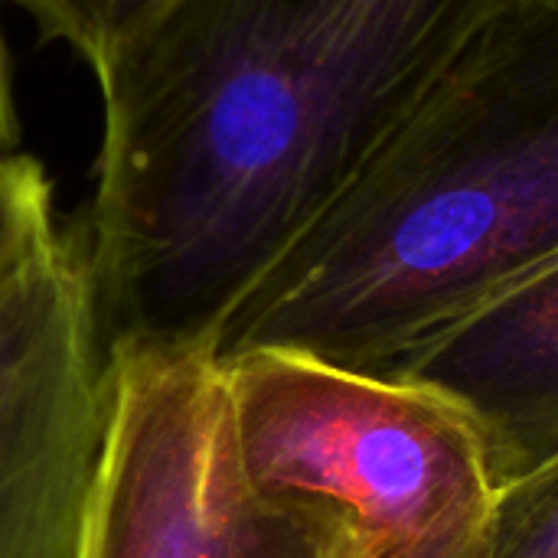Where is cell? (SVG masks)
Wrapping results in <instances>:
<instances>
[{
  "label": "cell",
  "mask_w": 558,
  "mask_h": 558,
  "mask_svg": "<svg viewBox=\"0 0 558 558\" xmlns=\"http://www.w3.org/2000/svg\"><path fill=\"white\" fill-rule=\"evenodd\" d=\"M461 402L500 490L558 451V255L490 294L399 373Z\"/></svg>",
  "instance_id": "8992f818"
},
{
  "label": "cell",
  "mask_w": 558,
  "mask_h": 558,
  "mask_svg": "<svg viewBox=\"0 0 558 558\" xmlns=\"http://www.w3.org/2000/svg\"><path fill=\"white\" fill-rule=\"evenodd\" d=\"M255 484L360 536L412 543L494 513L500 484L471 412L409 376L291 350L222 363Z\"/></svg>",
  "instance_id": "3957f363"
},
{
  "label": "cell",
  "mask_w": 558,
  "mask_h": 558,
  "mask_svg": "<svg viewBox=\"0 0 558 558\" xmlns=\"http://www.w3.org/2000/svg\"><path fill=\"white\" fill-rule=\"evenodd\" d=\"M490 558H558V451L500 490Z\"/></svg>",
  "instance_id": "9c48e42d"
},
{
  "label": "cell",
  "mask_w": 558,
  "mask_h": 558,
  "mask_svg": "<svg viewBox=\"0 0 558 558\" xmlns=\"http://www.w3.org/2000/svg\"><path fill=\"white\" fill-rule=\"evenodd\" d=\"M350 526L245 468L209 347L105 343L95 468L75 558H340Z\"/></svg>",
  "instance_id": "277c9868"
},
{
  "label": "cell",
  "mask_w": 558,
  "mask_h": 558,
  "mask_svg": "<svg viewBox=\"0 0 558 558\" xmlns=\"http://www.w3.org/2000/svg\"><path fill=\"white\" fill-rule=\"evenodd\" d=\"M490 523L494 513L484 520L448 526L441 533L412 543H383L353 533L340 558H490Z\"/></svg>",
  "instance_id": "30bf717a"
},
{
  "label": "cell",
  "mask_w": 558,
  "mask_h": 558,
  "mask_svg": "<svg viewBox=\"0 0 558 558\" xmlns=\"http://www.w3.org/2000/svg\"><path fill=\"white\" fill-rule=\"evenodd\" d=\"M105 396L82 226L0 281V558H75Z\"/></svg>",
  "instance_id": "5b68a950"
},
{
  "label": "cell",
  "mask_w": 558,
  "mask_h": 558,
  "mask_svg": "<svg viewBox=\"0 0 558 558\" xmlns=\"http://www.w3.org/2000/svg\"><path fill=\"white\" fill-rule=\"evenodd\" d=\"M504 0H170L95 78L105 340L209 347Z\"/></svg>",
  "instance_id": "6da1fadb"
},
{
  "label": "cell",
  "mask_w": 558,
  "mask_h": 558,
  "mask_svg": "<svg viewBox=\"0 0 558 558\" xmlns=\"http://www.w3.org/2000/svg\"><path fill=\"white\" fill-rule=\"evenodd\" d=\"M29 16L39 43L65 46L98 78L121 46L170 0H7Z\"/></svg>",
  "instance_id": "52a82bcc"
},
{
  "label": "cell",
  "mask_w": 558,
  "mask_h": 558,
  "mask_svg": "<svg viewBox=\"0 0 558 558\" xmlns=\"http://www.w3.org/2000/svg\"><path fill=\"white\" fill-rule=\"evenodd\" d=\"M3 7L0 0V150H16L20 147V111H16V88H13V59L7 46V29H3Z\"/></svg>",
  "instance_id": "8fae6325"
},
{
  "label": "cell",
  "mask_w": 558,
  "mask_h": 558,
  "mask_svg": "<svg viewBox=\"0 0 558 558\" xmlns=\"http://www.w3.org/2000/svg\"><path fill=\"white\" fill-rule=\"evenodd\" d=\"M56 183L20 150H0V281L16 275L56 235Z\"/></svg>",
  "instance_id": "ba28073f"
},
{
  "label": "cell",
  "mask_w": 558,
  "mask_h": 558,
  "mask_svg": "<svg viewBox=\"0 0 558 558\" xmlns=\"http://www.w3.org/2000/svg\"><path fill=\"white\" fill-rule=\"evenodd\" d=\"M558 255V0H504L248 291L219 363L291 350L399 376Z\"/></svg>",
  "instance_id": "7a4b0ae2"
}]
</instances>
